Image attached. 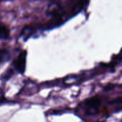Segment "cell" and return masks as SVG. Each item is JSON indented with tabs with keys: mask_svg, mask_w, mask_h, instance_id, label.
Segmentation results:
<instances>
[{
	"mask_svg": "<svg viewBox=\"0 0 122 122\" xmlns=\"http://www.w3.org/2000/svg\"><path fill=\"white\" fill-rule=\"evenodd\" d=\"M89 3L88 1H77L76 6L70 10H67V5L62 4L61 1H52L48 5L46 10L47 15L51 17V20L47 22L44 27V30L52 29L64 23L66 20H69L82 10L85 6Z\"/></svg>",
	"mask_w": 122,
	"mask_h": 122,
	"instance_id": "1",
	"label": "cell"
},
{
	"mask_svg": "<svg viewBox=\"0 0 122 122\" xmlns=\"http://www.w3.org/2000/svg\"><path fill=\"white\" fill-rule=\"evenodd\" d=\"M101 99L98 97L90 98L84 101L81 105L85 114L94 116L98 114L101 106Z\"/></svg>",
	"mask_w": 122,
	"mask_h": 122,
	"instance_id": "2",
	"label": "cell"
},
{
	"mask_svg": "<svg viewBox=\"0 0 122 122\" xmlns=\"http://www.w3.org/2000/svg\"><path fill=\"white\" fill-rule=\"evenodd\" d=\"M26 56L27 52L26 50L21 51L17 57L14 60L13 62V67L19 73L24 74L26 70Z\"/></svg>",
	"mask_w": 122,
	"mask_h": 122,
	"instance_id": "3",
	"label": "cell"
},
{
	"mask_svg": "<svg viewBox=\"0 0 122 122\" xmlns=\"http://www.w3.org/2000/svg\"><path fill=\"white\" fill-rule=\"evenodd\" d=\"M10 35V32L8 27L4 24L0 23V39L7 40L9 39Z\"/></svg>",
	"mask_w": 122,
	"mask_h": 122,
	"instance_id": "4",
	"label": "cell"
},
{
	"mask_svg": "<svg viewBox=\"0 0 122 122\" xmlns=\"http://www.w3.org/2000/svg\"><path fill=\"white\" fill-rule=\"evenodd\" d=\"M14 74V70L11 67H9L5 71L4 73L1 75L0 79L2 81H8L11 77L13 76Z\"/></svg>",
	"mask_w": 122,
	"mask_h": 122,
	"instance_id": "5",
	"label": "cell"
},
{
	"mask_svg": "<svg viewBox=\"0 0 122 122\" xmlns=\"http://www.w3.org/2000/svg\"><path fill=\"white\" fill-rule=\"evenodd\" d=\"M7 101V99L5 97V94L4 91L0 88V104L4 103Z\"/></svg>",
	"mask_w": 122,
	"mask_h": 122,
	"instance_id": "6",
	"label": "cell"
}]
</instances>
